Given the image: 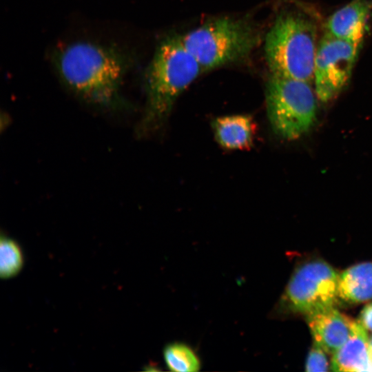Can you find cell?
Listing matches in <instances>:
<instances>
[{"instance_id":"6da1fadb","label":"cell","mask_w":372,"mask_h":372,"mask_svg":"<svg viewBox=\"0 0 372 372\" xmlns=\"http://www.w3.org/2000/svg\"><path fill=\"white\" fill-rule=\"evenodd\" d=\"M128 59L118 48L77 41L59 50L55 63L61 79L72 91L90 102L110 105L118 98Z\"/></svg>"},{"instance_id":"7a4b0ae2","label":"cell","mask_w":372,"mask_h":372,"mask_svg":"<svg viewBox=\"0 0 372 372\" xmlns=\"http://www.w3.org/2000/svg\"><path fill=\"white\" fill-rule=\"evenodd\" d=\"M316 16L304 7L281 11L265 41L270 74L313 81L314 63L319 40Z\"/></svg>"},{"instance_id":"3957f363","label":"cell","mask_w":372,"mask_h":372,"mask_svg":"<svg viewBox=\"0 0 372 372\" xmlns=\"http://www.w3.org/2000/svg\"><path fill=\"white\" fill-rule=\"evenodd\" d=\"M203 72L180 37H169L157 46L146 74L147 108L141 127H159L178 96Z\"/></svg>"},{"instance_id":"277c9868","label":"cell","mask_w":372,"mask_h":372,"mask_svg":"<svg viewBox=\"0 0 372 372\" xmlns=\"http://www.w3.org/2000/svg\"><path fill=\"white\" fill-rule=\"evenodd\" d=\"M203 71L240 61L257 46L260 34L247 19L220 17L180 36Z\"/></svg>"},{"instance_id":"5b68a950","label":"cell","mask_w":372,"mask_h":372,"mask_svg":"<svg viewBox=\"0 0 372 372\" xmlns=\"http://www.w3.org/2000/svg\"><path fill=\"white\" fill-rule=\"evenodd\" d=\"M265 96L271 125L282 138H299L313 126L317 96L311 83L270 74Z\"/></svg>"},{"instance_id":"8992f818","label":"cell","mask_w":372,"mask_h":372,"mask_svg":"<svg viewBox=\"0 0 372 372\" xmlns=\"http://www.w3.org/2000/svg\"><path fill=\"white\" fill-rule=\"evenodd\" d=\"M340 274L327 262L313 259L293 271L280 300L287 312L309 316L335 307Z\"/></svg>"},{"instance_id":"52a82bcc","label":"cell","mask_w":372,"mask_h":372,"mask_svg":"<svg viewBox=\"0 0 372 372\" xmlns=\"http://www.w3.org/2000/svg\"><path fill=\"white\" fill-rule=\"evenodd\" d=\"M362 45L324 32L319 40L313 70L314 90L322 102L334 99L346 87Z\"/></svg>"},{"instance_id":"ba28073f","label":"cell","mask_w":372,"mask_h":372,"mask_svg":"<svg viewBox=\"0 0 372 372\" xmlns=\"http://www.w3.org/2000/svg\"><path fill=\"white\" fill-rule=\"evenodd\" d=\"M371 14V0H351L329 17L325 32L335 38L362 45Z\"/></svg>"},{"instance_id":"9c48e42d","label":"cell","mask_w":372,"mask_h":372,"mask_svg":"<svg viewBox=\"0 0 372 372\" xmlns=\"http://www.w3.org/2000/svg\"><path fill=\"white\" fill-rule=\"evenodd\" d=\"M314 341L333 355L347 341L355 320L336 309L328 308L307 316Z\"/></svg>"},{"instance_id":"30bf717a","label":"cell","mask_w":372,"mask_h":372,"mask_svg":"<svg viewBox=\"0 0 372 372\" xmlns=\"http://www.w3.org/2000/svg\"><path fill=\"white\" fill-rule=\"evenodd\" d=\"M369 340L366 330L358 321H355L348 339L333 355L331 369L334 371H371Z\"/></svg>"},{"instance_id":"8fae6325","label":"cell","mask_w":372,"mask_h":372,"mask_svg":"<svg viewBox=\"0 0 372 372\" xmlns=\"http://www.w3.org/2000/svg\"><path fill=\"white\" fill-rule=\"evenodd\" d=\"M211 126L216 141L226 149H249L254 145L256 125L249 115L220 116L213 121Z\"/></svg>"},{"instance_id":"7c38bea8","label":"cell","mask_w":372,"mask_h":372,"mask_svg":"<svg viewBox=\"0 0 372 372\" xmlns=\"http://www.w3.org/2000/svg\"><path fill=\"white\" fill-rule=\"evenodd\" d=\"M338 298L349 304L372 300V262L355 265L340 274Z\"/></svg>"},{"instance_id":"4fadbf2b","label":"cell","mask_w":372,"mask_h":372,"mask_svg":"<svg viewBox=\"0 0 372 372\" xmlns=\"http://www.w3.org/2000/svg\"><path fill=\"white\" fill-rule=\"evenodd\" d=\"M167 366L172 371L192 372L198 371L200 360L188 345L175 342L167 345L163 351Z\"/></svg>"},{"instance_id":"5bb4252c","label":"cell","mask_w":372,"mask_h":372,"mask_svg":"<svg viewBox=\"0 0 372 372\" xmlns=\"http://www.w3.org/2000/svg\"><path fill=\"white\" fill-rule=\"evenodd\" d=\"M23 254L19 245L14 240L1 235L0 244V275L8 279L19 273L23 265Z\"/></svg>"},{"instance_id":"9a60e30c","label":"cell","mask_w":372,"mask_h":372,"mask_svg":"<svg viewBox=\"0 0 372 372\" xmlns=\"http://www.w3.org/2000/svg\"><path fill=\"white\" fill-rule=\"evenodd\" d=\"M327 353L319 344L313 341L306 360V371L308 372L329 371V364Z\"/></svg>"},{"instance_id":"2e32d148","label":"cell","mask_w":372,"mask_h":372,"mask_svg":"<svg viewBox=\"0 0 372 372\" xmlns=\"http://www.w3.org/2000/svg\"><path fill=\"white\" fill-rule=\"evenodd\" d=\"M358 322L366 329L372 331V302L362 310Z\"/></svg>"},{"instance_id":"e0dca14e","label":"cell","mask_w":372,"mask_h":372,"mask_svg":"<svg viewBox=\"0 0 372 372\" xmlns=\"http://www.w3.org/2000/svg\"><path fill=\"white\" fill-rule=\"evenodd\" d=\"M369 358H370V364H371V368L372 371V338L369 340Z\"/></svg>"}]
</instances>
